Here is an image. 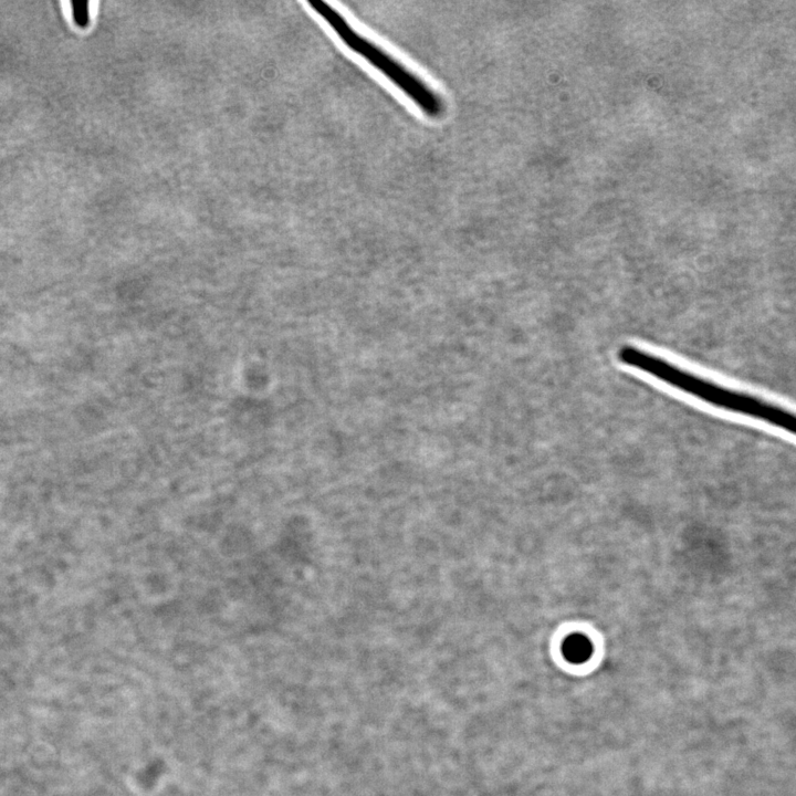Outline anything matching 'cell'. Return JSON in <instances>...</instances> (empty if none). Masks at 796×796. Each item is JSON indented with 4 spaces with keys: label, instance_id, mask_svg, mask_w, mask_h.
<instances>
[{
    "label": "cell",
    "instance_id": "obj_1",
    "mask_svg": "<svg viewBox=\"0 0 796 796\" xmlns=\"http://www.w3.org/2000/svg\"><path fill=\"white\" fill-rule=\"evenodd\" d=\"M618 358L624 365L638 369L712 407L761 420L796 436V412L787 408L722 386L635 346H622L618 350Z\"/></svg>",
    "mask_w": 796,
    "mask_h": 796
},
{
    "label": "cell",
    "instance_id": "obj_2",
    "mask_svg": "<svg viewBox=\"0 0 796 796\" xmlns=\"http://www.w3.org/2000/svg\"><path fill=\"white\" fill-rule=\"evenodd\" d=\"M311 8L331 27L342 42L384 74L428 117L443 113L440 96L419 76L394 56L356 31L333 7L323 1H308Z\"/></svg>",
    "mask_w": 796,
    "mask_h": 796
},
{
    "label": "cell",
    "instance_id": "obj_3",
    "mask_svg": "<svg viewBox=\"0 0 796 796\" xmlns=\"http://www.w3.org/2000/svg\"><path fill=\"white\" fill-rule=\"evenodd\" d=\"M562 652L568 662L580 664L591 657L593 645L586 636L572 633L563 641Z\"/></svg>",
    "mask_w": 796,
    "mask_h": 796
},
{
    "label": "cell",
    "instance_id": "obj_4",
    "mask_svg": "<svg viewBox=\"0 0 796 796\" xmlns=\"http://www.w3.org/2000/svg\"><path fill=\"white\" fill-rule=\"evenodd\" d=\"M72 17L78 28H86L90 24V2L86 0L71 1Z\"/></svg>",
    "mask_w": 796,
    "mask_h": 796
}]
</instances>
